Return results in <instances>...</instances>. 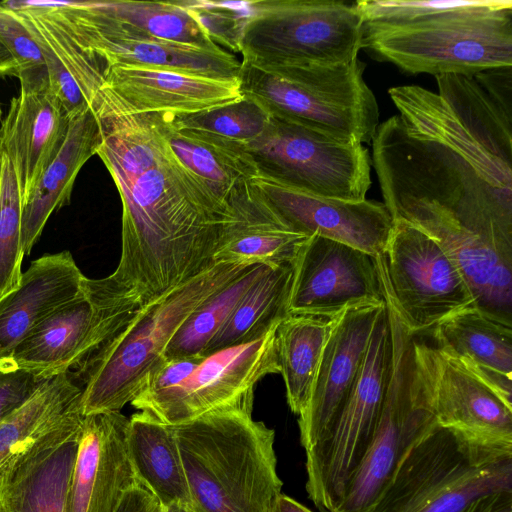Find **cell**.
<instances>
[{
	"mask_svg": "<svg viewBox=\"0 0 512 512\" xmlns=\"http://www.w3.org/2000/svg\"><path fill=\"white\" fill-rule=\"evenodd\" d=\"M96 117L97 155L122 203L120 259L105 279L121 303L140 309L215 265L230 209L174 155L165 114Z\"/></svg>",
	"mask_w": 512,
	"mask_h": 512,
	"instance_id": "1",
	"label": "cell"
},
{
	"mask_svg": "<svg viewBox=\"0 0 512 512\" xmlns=\"http://www.w3.org/2000/svg\"><path fill=\"white\" fill-rule=\"evenodd\" d=\"M371 162L393 220L465 252L512 241V144L464 149L407 126L379 124Z\"/></svg>",
	"mask_w": 512,
	"mask_h": 512,
	"instance_id": "2",
	"label": "cell"
},
{
	"mask_svg": "<svg viewBox=\"0 0 512 512\" xmlns=\"http://www.w3.org/2000/svg\"><path fill=\"white\" fill-rule=\"evenodd\" d=\"M362 48L411 73L512 67L511 0H358Z\"/></svg>",
	"mask_w": 512,
	"mask_h": 512,
	"instance_id": "3",
	"label": "cell"
},
{
	"mask_svg": "<svg viewBox=\"0 0 512 512\" xmlns=\"http://www.w3.org/2000/svg\"><path fill=\"white\" fill-rule=\"evenodd\" d=\"M195 512H273L281 494L275 432L230 409L173 426Z\"/></svg>",
	"mask_w": 512,
	"mask_h": 512,
	"instance_id": "4",
	"label": "cell"
},
{
	"mask_svg": "<svg viewBox=\"0 0 512 512\" xmlns=\"http://www.w3.org/2000/svg\"><path fill=\"white\" fill-rule=\"evenodd\" d=\"M248 267L217 263L141 307L126 326L72 373L82 389V415L120 412L131 403L164 358L183 322Z\"/></svg>",
	"mask_w": 512,
	"mask_h": 512,
	"instance_id": "5",
	"label": "cell"
},
{
	"mask_svg": "<svg viewBox=\"0 0 512 512\" xmlns=\"http://www.w3.org/2000/svg\"><path fill=\"white\" fill-rule=\"evenodd\" d=\"M358 58L340 64H255L241 61L243 96L271 116L351 144L371 143L379 125L375 95Z\"/></svg>",
	"mask_w": 512,
	"mask_h": 512,
	"instance_id": "6",
	"label": "cell"
},
{
	"mask_svg": "<svg viewBox=\"0 0 512 512\" xmlns=\"http://www.w3.org/2000/svg\"><path fill=\"white\" fill-rule=\"evenodd\" d=\"M512 493V451L471 443L437 425L415 444L367 512H465Z\"/></svg>",
	"mask_w": 512,
	"mask_h": 512,
	"instance_id": "7",
	"label": "cell"
},
{
	"mask_svg": "<svg viewBox=\"0 0 512 512\" xmlns=\"http://www.w3.org/2000/svg\"><path fill=\"white\" fill-rule=\"evenodd\" d=\"M393 362L381 416L356 472L332 512H367L410 449L438 424L416 340L386 298Z\"/></svg>",
	"mask_w": 512,
	"mask_h": 512,
	"instance_id": "8",
	"label": "cell"
},
{
	"mask_svg": "<svg viewBox=\"0 0 512 512\" xmlns=\"http://www.w3.org/2000/svg\"><path fill=\"white\" fill-rule=\"evenodd\" d=\"M242 60L255 64H340L358 58L363 19L356 1H247Z\"/></svg>",
	"mask_w": 512,
	"mask_h": 512,
	"instance_id": "9",
	"label": "cell"
},
{
	"mask_svg": "<svg viewBox=\"0 0 512 512\" xmlns=\"http://www.w3.org/2000/svg\"><path fill=\"white\" fill-rule=\"evenodd\" d=\"M393 343L387 305L376 320L356 381L327 434L306 451V491L332 512L375 434L390 382Z\"/></svg>",
	"mask_w": 512,
	"mask_h": 512,
	"instance_id": "10",
	"label": "cell"
},
{
	"mask_svg": "<svg viewBox=\"0 0 512 512\" xmlns=\"http://www.w3.org/2000/svg\"><path fill=\"white\" fill-rule=\"evenodd\" d=\"M377 259L385 297L412 334L475 308L472 292L455 263L435 240L410 223L393 220L386 247Z\"/></svg>",
	"mask_w": 512,
	"mask_h": 512,
	"instance_id": "11",
	"label": "cell"
},
{
	"mask_svg": "<svg viewBox=\"0 0 512 512\" xmlns=\"http://www.w3.org/2000/svg\"><path fill=\"white\" fill-rule=\"evenodd\" d=\"M247 149L260 172L305 193L361 201L371 186V157L362 144L341 142L280 118L271 116Z\"/></svg>",
	"mask_w": 512,
	"mask_h": 512,
	"instance_id": "12",
	"label": "cell"
},
{
	"mask_svg": "<svg viewBox=\"0 0 512 512\" xmlns=\"http://www.w3.org/2000/svg\"><path fill=\"white\" fill-rule=\"evenodd\" d=\"M277 326L249 343L199 355L181 381L157 391L140 392L131 405L170 426L217 411H252L256 385L265 376L279 373Z\"/></svg>",
	"mask_w": 512,
	"mask_h": 512,
	"instance_id": "13",
	"label": "cell"
},
{
	"mask_svg": "<svg viewBox=\"0 0 512 512\" xmlns=\"http://www.w3.org/2000/svg\"><path fill=\"white\" fill-rule=\"evenodd\" d=\"M137 311L115 297L105 278L86 277L81 292L54 311L5 359L44 379L76 371Z\"/></svg>",
	"mask_w": 512,
	"mask_h": 512,
	"instance_id": "14",
	"label": "cell"
},
{
	"mask_svg": "<svg viewBox=\"0 0 512 512\" xmlns=\"http://www.w3.org/2000/svg\"><path fill=\"white\" fill-rule=\"evenodd\" d=\"M385 303L377 257L317 235L298 251L289 314L332 318L351 307Z\"/></svg>",
	"mask_w": 512,
	"mask_h": 512,
	"instance_id": "15",
	"label": "cell"
},
{
	"mask_svg": "<svg viewBox=\"0 0 512 512\" xmlns=\"http://www.w3.org/2000/svg\"><path fill=\"white\" fill-rule=\"evenodd\" d=\"M440 426L479 446L512 451V404L455 357L416 340Z\"/></svg>",
	"mask_w": 512,
	"mask_h": 512,
	"instance_id": "16",
	"label": "cell"
},
{
	"mask_svg": "<svg viewBox=\"0 0 512 512\" xmlns=\"http://www.w3.org/2000/svg\"><path fill=\"white\" fill-rule=\"evenodd\" d=\"M75 33L106 68L139 66L215 79H239L241 62L227 50H210L131 34L95 2H59Z\"/></svg>",
	"mask_w": 512,
	"mask_h": 512,
	"instance_id": "17",
	"label": "cell"
},
{
	"mask_svg": "<svg viewBox=\"0 0 512 512\" xmlns=\"http://www.w3.org/2000/svg\"><path fill=\"white\" fill-rule=\"evenodd\" d=\"M243 98L239 79L174 70L111 66L94 103L96 114H193Z\"/></svg>",
	"mask_w": 512,
	"mask_h": 512,
	"instance_id": "18",
	"label": "cell"
},
{
	"mask_svg": "<svg viewBox=\"0 0 512 512\" xmlns=\"http://www.w3.org/2000/svg\"><path fill=\"white\" fill-rule=\"evenodd\" d=\"M250 181L296 232L342 242L375 257L383 254L393 228V218L383 202L316 196L262 172Z\"/></svg>",
	"mask_w": 512,
	"mask_h": 512,
	"instance_id": "19",
	"label": "cell"
},
{
	"mask_svg": "<svg viewBox=\"0 0 512 512\" xmlns=\"http://www.w3.org/2000/svg\"><path fill=\"white\" fill-rule=\"evenodd\" d=\"M128 422L121 412L83 416L66 512H116L139 486L127 449Z\"/></svg>",
	"mask_w": 512,
	"mask_h": 512,
	"instance_id": "20",
	"label": "cell"
},
{
	"mask_svg": "<svg viewBox=\"0 0 512 512\" xmlns=\"http://www.w3.org/2000/svg\"><path fill=\"white\" fill-rule=\"evenodd\" d=\"M385 304L351 307L331 318V330L312 394L298 419L300 442L305 452L327 434L340 413L359 374L376 320Z\"/></svg>",
	"mask_w": 512,
	"mask_h": 512,
	"instance_id": "21",
	"label": "cell"
},
{
	"mask_svg": "<svg viewBox=\"0 0 512 512\" xmlns=\"http://www.w3.org/2000/svg\"><path fill=\"white\" fill-rule=\"evenodd\" d=\"M81 393L71 372L56 375L0 421V493L21 467L80 430Z\"/></svg>",
	"mask_w": 512,
	"mask_h": 512,
	"instance_id": "22",
	"label": "cell"
},
{
	"mask_svg": "<svg viewBox=\"0 0 512 512\" xmlns=\"http://www.w3.org/2000/svg\"><path fill=\"white\" fill-rule=\"evenodd\" d=\"M70 117L50 86L20 90L0 124V151L10 161L22 202L60 151Z\"/></svg>",
	"mask_w": 512,
	"mask_h": 512,
	"instance_id": "23",
	"label": "cell"
},
{
	"mask_svg": "<svg viewBox=\"0 0 512 512\" xmlns=\"http://www.w3.org/2000/svg\"><path fill=\"white\" fill-rule=\"evenodd\" d=\"M227 202L230 218L221 232L215 264H293L309 237L293 230L251 181L236 186Z\"/></svg>",
	"mask_w": 512,
	"mask_h": 512,
	"instance_id": "24",
	"label": "cell"
},
{
	"mask_svg": "<svg viewBox=\"0 0 512 512\" xmlns=\"http://www.w3.org/2000/svg\"><path fill=\"white\" fill-rule=\"evenodd\" d=\"M85 279L69 251L32 261L19 284L0 298V361L54 311L75 298Z\"/></svg>",
	"mask_w": 512,
	"mask_h": 512,
	"instance_id": "25",
	"label": "cell"
},
{
	"mask_svg": "<svg viewBox=\"0 0 512 512\" xmlns=\"http://www.w3.org/2000/svg\"><path fill=\"white\" fill-rule=\"evenodd\" d=\"M431 330L436 347L458 359L512 404V326L470 307Z\"/></svg>",
	"mask_w": 512,
	"mask_h": 512,
	"instance_id": "26",
	"label": "cell"
},
{
	"mask_svg": "<svg viewBox=\"0 0 512 512\" xmlns=\"http://www.w3.org/2000/svg\"><path fill=\"white\" fill-rule=\"evenodd\" d=\"M102 142L98 118L91 108L70 119L64 143L23 203L22 243L28 256L51 214L70 203L75 179Z\"/></svg>",
	"mask_w": 512,
	"mask_h": 512,
	"instance_id": "27",
	"label": "cell"
},
{
	"mask_svg": "<svg viewBox=\"0 0 512 512\" xmlns=\"http://www.w3.org/2000/svg\"><path fill=\"white\" fill-rule=\"evenodd\" d=\"M127 449L139 485L160 506L181 503L192 508L173 426L139 411L129 418Z\"/></svg>",
	"mask_w": 512,
	"mask_h": 512,
	"instance_id": "28",
	"label": "cell"
},
{
	"mask_svg": "<svg viewBox=\"0 0 512 512\" xmlns=\"http://www.w3.org/2000/svg\"><path fill=\"white\" fill-rule=\"evenodd\" d=\"M165 114V137L178 160L222 201L232 190L250 181L260 170L247 145L176 127ZM228 203V202H227Z\"/></svg>",
	"mask_w": 512,
	"mask_h": 512,
	"instance_id": "29",
	"label": "cell"
},
{
	"mask_svg": "<svg viewBox=\"0 0 512 512\" xmlns=\"http://www.w3.org/2000/svg\"><path fill=\"white\" fill-rule=\"evenodd\" d=\"M79 431L12 476L0 493V512H66Z\"/></svg>",
	"mask_w": 512,
	"mask_h": 512,
	"instance_id": "30",
	"label": "cell"
},
{
	"mask_svg": "<svg viewBox=\"0 0 512 512\" xmlns=\"http://www.w3.org/2000/svg\"><path fill=\"white\" fill-rule=\"evenodd\" d=\"M331 330V318L289 314L276 328V350L287 403L298 416L306 409Z\"/></svg>",
	"mask_w": 512,
	"mask_h": 512,
	"instance_id": "31",
	"label": "cell"
},
{
	"mask_svg": "<svg viewBox=\"0 0 512 512\" xmlns=\"http://www.w3.org/2000/svg\"><path fill=\"white\" fill-rule=\"evenodd\" d=\"M293 264L268 267L240 299L203 355L254 341L288 312Z\"/></svg>",
	"mask_w": 512,
	"mask_h": 512,
	"instance_id": "32",
	"label": "cell"
},
{
	"mask_svg": "<svg viewBox=\"0 0 512 512\" xmlns=\"http://www.w3.org/2000/svg\"><path fill=\"white\" fill-rule=\"evenodd\" d=\"M127 32L210 50L222 49L185 10L182 1H96Z\"/></svg>",
	"mask_w": 512,
	"mask_h": 512,
	"instance_id": "33",
	"label": "cell"
},
{
	"mask_svg": "<svg viewBox=\"0 0 512 512\" xmlns=\"http://www.w3.org/2000/svg\"><path fill=\"white\" fill-rule=\"evenodd\" d=\"M270 266L253 265L203 302L183 322L169 342L164 358L203 355L235 306L252 284Z\"/></svg>",
	"mask_w": 512,
	"mask_h": 512,
	"instance_id": "34",
	"label": "cell"
},
{
	"mask_svg": "<svg viewBox=\"0 0 512 512\" xmlns=\"http://www.w3.org/2000/svg\"><path fill=\"white\" fill-rule=\"evenodd\" d=\"M270 117L258 102L243 96L239 101L205 111L171 115V121L180 129L247 145L263 133Z\"/></svg>",
	"mask_w": 512,
	"mask_h": 512,
	"instance_id": "35",
	"label": "cell"
},
{
	"mask_svg": "<svg viewBox=\"0 0 512 512\" xmlns=\"http://www.w3.org/2000/svg\"><path fill=\"white\" fill-rule=\"evenodd\" d=\"M23 202L10 161L3 155L0 184V298L13 290L22 277Z\"/></svg>",
	"mask_w": 512,
	"mask_h": 512,
	"instance_id": "36",
	"label": "cell"
},
{
	"mask_svg": "<svg viewBox=\"0 0 512 512\" xmlns=\"http://www.w3.org/2000/svg\"><path fill=\"white\" fill-rule=\"evenodd\" d=\"M0 41L12 55L20 90H35L49 86L45 60L38 44L5 2H0Z\"/></svg>",
	"mask_w": 512,
	"mask_h": 512,
	"instance_id": "37",
	"label": "cell"
},
{
	"mask_svg": "<svg viewBox=\"0 0 512 512\" xmlns=\"http://www.w3.org/2000/svg\"><path fill=\"white\" fill-rule=\"evenodd\" d=\"M185 10L218 46L241 52L248 9L246 2L182 1Z\"/></svg>",
	"mask_w": 512,
	"mask_h": 512,
	"instance_id": "38",
	"label": "cell"
},
{
	"mask_svg": "<svg viewBox=\"0 0 512 512\" xmlns=\"http://www.w3.org/2000/svg\"><path fill=\"white\" fill-rule=\"evenodd\" d=\"M46 379L0 361V421L23 404Z\"/></svg>",
	"mask_w": 512,
	"mask_h": 512,
	"instance_id": "39",
	"label": "cell"
},
{
	"mask_svg": "<svg viewBox=\"0 0 512 512\" xmlns=\"http://www.w3.org/2000/svg\"><path fill=\"white\" fill-rule=\"evenodd\" d=\"M465 512H512V493H498L473 503Z\"/></svg>",
	"mask_w": 512,
	"mask_h": 512,
	"instance_id": "40",
	"label": "cell"
},
{
	"mask_svg": "<svg viewBox=\"0 0 512 512\" xmlns=\"http://www.w3.org/2000/svg\"><path fill=\"white\" fill-rule=\"evenodd\" d=\"M273 512H313L300 502L295 499L287 496L285 494H280L277 498Z\"/></svg>",
	"mask_w": 512,
	"mask_h": 512,
	"instance_id": "41",
	"label": "cell"
},
{
	"mask_svg": "<svg viewBox=\"0 0 512 512\" xmlns=\"http://www.w3.org/2000/svg\"><path fill=\"white\" fill-rule=\"evenodd\" d=\"M7 76L16 77L17 67L12 55L0 41V77Z\"/></svg>",
	"mask_w": 512,
	"mask_h": 512,
	"instance_id": "42",
	"label": "cell"
},
{
	"mask_svg": "<svg viewBox=\"0 0 512 512\" xmlns=\"http://www.w3.org/2000/svg\"><path fill=\"white\" fill-rule=\"evenodd\" d=\"M157 512H195L190 506L174 503L169 506H159Z\"/></svg>",
	"mask_w": 512,
	"mask_h": 512,
	"instance_id": "43",
	"label": "cell"
},
{
	"mask_svg": "<svg viewBox=\"0 0 512 512\" xmlns=\"http://www.w3.org/2000/svg\"><path fill=\"white\" fill-rule=\"evenodd\" d=\"M2 161H3V154L0 151V184H1V176H2Z\"/></svg>",
	"mask_w": 512,
	"mask_h": 512,
	"instance_id": "44",
	"label": "cell"
},
{
	"mask_svg": "<svg viewBox=\"0 0 512 512\" xmlns=\"http://www.w3.org/2000/svg\"><path fill=\"white\" fill-rule=\"evenodd\" d=\"M1 117H2V109H1V104H0V124H1V121H2Z\"/></svg>",
	"mask_w": 512,
	"mask_h": 512,
	"instance_id": "45",
	"label": "cell"
}]
</instances>
